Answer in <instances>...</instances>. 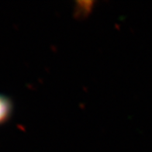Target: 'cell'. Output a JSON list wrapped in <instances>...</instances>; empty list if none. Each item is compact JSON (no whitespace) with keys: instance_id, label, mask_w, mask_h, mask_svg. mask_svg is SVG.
<instances>
[{"instance_id":"6da1fadb","label":"cell","mask_w":152,"mask_h":152,"mask_svg":"<svg viewBox=\"0 0 152 152\" xmlns=\"http://www.w3.org/2000/svg\"><path fill=\"white\" fill-rule=\"evenodd\" d=\"M12 110L11 100L3 95H0V124H4L10 119Z\"/></svg>"}]
</instances>
